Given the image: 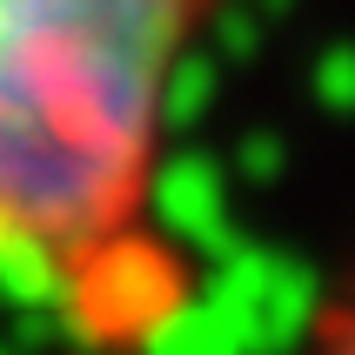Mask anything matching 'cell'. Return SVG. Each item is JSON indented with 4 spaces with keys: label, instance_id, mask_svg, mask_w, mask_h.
<instances>
[{
    "label": "cell",
    "instance_id": "obj_1",
    "mask_svg": "<svg viewBox=\"0 0 355 355\" xmlns=\"http://www.w3.org/2000/svg\"><path fill=\"white\" fill-rule=\"evenodd\" d=\"M221 0H0V282L94 349L188 302L161 241L175 87Z\"/></svg>",
    "mask_w": 355,
    "mask_h": 355
},
{
    "label": "cell",
    "instance_id": "obj_2",
    "mask_svg": "<svg viewBox=\"0 0 355 355\" xmlns=\"http://www.w3.org/2000/svg\"><path fill=\"white\" fill-rule=\"evenodd\" d=\"M302 355H355V268L322 295L309 336H302Z\"/></svg>",
    "mask_w": 355,
    "mask_h": 355
}]
</instances>
